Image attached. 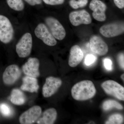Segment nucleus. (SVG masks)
<instances>
[{
  "instance_id": "nucleus-7",
  "label": "nucleus",
  "mask_w": 124,
  "mask_h": 124,
  "mask_svg": "<svg viewBox=\"0 0 124 124\" xmlns=\"http://www.w3.org/2000/svg\"><path fill=\"white\" fill-rule=\"evenodd\" d=\"M62 84L60 78L50 76L47 77L43 86L42 93L45 98L51 97L58 90Z\"/></svg>"
},
{
  "instance_id": "nucleus-24",
  "label": "nucleus",
  "mask_w": 124,
  "mask_h": 124,
  "mask_svg": "<svg viewBox=\"0 0 124 124\" xmlns=\"http://www.w3.org/2000/svg\"><path fill=\"white\" fill-rule=\"evenodd\" d=\"M97 60V58L92 54H88L85 58V65L89 66L95 62Z\"/></svg>"
},
{
  "instance_id": "nucleus-30",
  "label": "nucleus",
  "mask_w": 124,
  "mask_h": 124,
  "mask_svg": "<svg viewBox=\"0 0 124 124\" xmlns=\"http://www.w3.org/2000/svg\"><path fill=\"white\" fill-rule=\"evenodd\" d=\"M121 79L122 80L124 81V74H123L121 75Z\"/></svg>"
},
{
  "instance_id": "nucleus-1",
  "label": "nucleus",
  "mask_w": 124,
  "mask_h": 124,
  "mask_svg": "<svg viewBox=\"0 0 124 124\" xmlns=\"http://www.w3.org/2000/svg\"><path fill=\"white\" fill-rule=\"evenodd\" d=\"M96 92L93 83L88 80L77 83L73 85L71 90L72 97L78 101H85L90 99L95 95Z\"/></svg>"
},
{
  "instance_id": "nucleus-25",
  "label": "nucleus",
  "mask_w": 124,
  "mask_h": 124,
  "mask_svg": "<svg viewBox=\"0 0 124 124\" xmlns=\"http://www.w3.org/2000/svg\"><path fill=\"white\" fill-rule=\"evenodd\" d=\"M46 4L50 5H57L63 4L65 0H42Z\"/></svg>"
},
{
  "instance_id": "nucleus-21",
  "label": "nucleus",
  "mask_w": 124,
  "mask_h": 124,
  "mask_svg": "<svg viewBox=\"0 0 124 124\" xmlns=\"http://www.w3.org/2000/svg\"><path fill=\"white\" fill-rule=\"evenodd\" d=\"M124 121V118L119 114H115L111 116L105 124H120Z\"/></svg>"
},
{
  "instance_id": "nucleus-28",
  "label": "nucleus",
  "mask_w": 124,
  "mask_h": 124,
  "mask_svg": "<svg viewBox=\"0 0 124 124\" xmlns=\"http://www.w3.org/2000/svg\"><path fill=\"white\" fill-rule=\"evenodd\" d=\"M124 54L123 53L120 54L118 57V62L120 66L123 70H124Z\"/></svg>"
},
{
  "instance_id": "nucleus-6",
  "label": "nucleus",
  "mask_w": 124,
  "mask_h": 124,
  "mask_svg": "<svg viewBox=\"0 0 124 124\" xmlns=\"http://www.w3.org/2000/svg\"><path fill=\"white\" fill-rule=\"evenodd\" d=\"M46 23L50 32L55 39L62 40L66 36L65 29L60 22L54 17H48L45 19Z\"/></svg>"
},
{
  "instance_id": "nucleus-5",
  "label": "nucleus",
  "mask_w": 124,
  "mask_h": 124,
  "mask_svg": "<svg viewBox=\"0 0 124 124\" xmlns=\"http://www.w3.org/2000/svg\"><path fill=\"white\" fill-rule=\"evenodd\" d=\"M34 32L36 37L41 40L46 45L54 46L57 44V40L44 23H39L36 27Z\"/></svg>"
},
{
  "instance_id": "nucleus-23",
  "label": "nucleus",
  "mask_w": 124,
  "mask_h": 124,
  "mask_svg": "<svg viewBox=\"0 0 124 124\" xmlns=\"http://www.w3.org/2000/svg\"><path fill=\"white\" fill-rule=\"evenodd\" d=\"M0 111L4 116L9 117L12 114V110L8 105L5 103L0 104Z\"/></svg>"
},
{
  "instance_id": "nucleus-26",
  "label": "nucleus",
  "mask_w": 124,
  "mask_h": 124,
  "mask_svg": "<svg viewBox=\"0 0 124 124\" xmlns=\"http://www.w3.org/2000/svg\"><path fill=\"white\" fill-rule=\"evenodd\" d=\"M103 64L105 68L108 71H111L112 69V63L111 60L109 58L104 59L103 60Z\"/></svg>"
},
{
  "instance_id": "nucleus-29",
  "label": "nucleus",
  "mask_w": 124,
  "mask_h": 124,
  "mask_svg": "<svg viewBox=\"0 0 124 124\" xmlns=\"http://www.w3.org/2000/svg\"><path fill=\"white\" fill-rule=\"evenodd\" d=\"M113 0L116 7L120 9L124 8V0Z\"/></svg>"
},
{
  "instance_id": "nucleus-22",
  "label": "nucleus",
  "mask_w": 124,
  "mask_h": 124,
  "mask_svg": "<svg viewBox=\"0 0 124 124\" xmlns=\"http://www.w3.org/2000/svg\"><path fill=\"white\" fill-rule=\"evenodd\" d=\"M88 3V0H70L69 5L73 9L85 7Z\"/></svg>"
},
{
  "instance_id": "nucleus-9",
  "label": "nucleus",
  "mask_w": 124,
  "mask_h": 124,
  "mask_svg": "<svg viewBox=\"0 0 124 124\" xmlns=\"http://www.w3.org/2000/svg\"><path fill=\"white\" fill-rule=\"evenodd\" d=\"M102 35L107 38H111L120 35L124 31V23H114L102 26L100 29Z\"/></svg>"
},
{
  "instance_id": "nucleus-12",
  "label": "nucleus",
  "mask_w": 124,
  "mask_h": 124,
  "mask_svg": "<svg viewBox=\"0 0 124 124\" xmlns=\"http://www.w3.org/2000/svg\"><path fill=\"white\" fill-rule=\"evenodd\" d=\"M89 7L93 11V16L95 20L101 22L106 20L107 6L104 2L100 0H92Z\"/></svg>"
},
{
  "instance_id": "nucleus-18",
  "label": "nucleus",
  "mask_w": 124,
  "mask_h": 124,
  "mask_svg": "<svg viewBox=\"0 0 124 124\" xmlns=\"http://www.w3.org/2000/svg\"><path fill=\"white\" fill-rule=\"evenodd\" d=\"M26 100V96L22 91L19 89H14L11 91L10 101L16 105H23Z\"/></svg>"
},
{
  "instance_id": "nucleus-17",
  "label": "nucleus",
  "mask_w": 124,
  "mask_h": 124,
  "mask_svg": "<svg viewBox=\"0 0 124 124\" xmlns=\"http://www.w3.org/2000/svg\"><path fill=\"white\" fill-rule=\"evenodd\" d=\"M57 113L56 110L54 108H49L45 111L42 117L37 121L38 124H53L57 119Z\"/></svg>"
},
{
  "instance_id": "nucleus-16",
  "label": "nucleus",
  "mask_w": 124,
  "mask_h": 124,
  "mask_svg": "<svg viewBox=\"0 0 124 124\" xmlns=\"http://www.w3.org/2000/svg\"><path fill=\"white\" fill-rule=\"evenodd\" d=\"M20 88L23 91L37 93L39 88L37 79L36 78L26 76L23 79V84Z\"/></svg>"
},
{
  "instance_id": "nucleus-4",
  "label": "nucleus",
  "mask_w": 124,
  "mask_h": 124,
  "mask_svg": "<svg viewBox=\"0 0 124 124\" xmlns=\"http://www.w3.org/2000/svg\"><path fill=\"white\" fill-rule=\"evenodd\" d=\"M101 86L108 94L124 101V88L120 84L112 80H108L103 82Z\"/></svg>"
},
{
  "instance_id": "nucleus-10",
  "label": "nucleus",
  "mask_w": 124,
  "mask_h": 124,
  "mask_svg": "<svg viewBox=\"0 0 124 124\" xmlns=\"http://www.w3.org/2000/svg\"><path fill=\"white\" fill-rule=\"evenodd\" d=\"M22 74L19 67L16 64H11L7 67L3 73L2 80L5 84H13L20 77Z\"/></svg>"
},
{
  "instance_id": "nucleus-14",
  "label": "nucleus",
  "mask_w": 124,
  "mask_h": 124,
  "mask_svg": "<svg viewBox=\"0 0 124 124\" xmlns=\"http://www.w3.org/2000/svg\"><path fill=\"white\" fill-rule=\"evenodd\" d=\"M90 47L94 53L100 55H105L108 50V46L99 36H92L90 40Z\"/></svg>"
},
{
  "instance_id": "nucleus-19",
  "label": "nucleus",
  "mask_w": 124,
  "mask_h": 124,
  "mask_svg": "<svg viewBox=\"0 0 124 124\" xmlns=\"http://www.w3.org/2000/svg\"><path fill=\"white\" fill-rule=\"evenodd\" d=\"M9 7L16 11H22L24 9V5L22 0H6Z\"/></svg>"
},
{
  "instance_id": "nucleus-27",
  "label": "nucleus",
  "mask_w": 124,
  "mask_h": 124,
  "mask_svg": "<svg viewBox=\"0 0 124 124\" xmlns=\"http://www.w3.org/2000/svg\"><path fill=\"white\" fill-rule=\"evenodd\" d=\"M25 1L32 6L40 5L42 3V0H24Z\"/></svg>"
},
{
  "instance_id": "nucleus-2",
  "label": "nucleus",
  "mask_w": 124,
  "mask_h": 124,
  "mask_svg": "<svg viewBox=\"0 0 124 124\" xmlns=\"http://www.w3.org/2000/svg\"><path fill=\"white\" fill-rule=\"evenodd\" d=\"M14 31L11 22L5 16L0 15V41L8 44L13 40Z\"/></svg>"
},
{
  "instance_id": "nucleus-11",
  "label": "nucleus",
  "mask_w": 124,
  "mask_h": 124,
  "mask_svg": "<svg viewBox=\"0 0 124 124\" xmlns=\"http://www.w3.org/2000/svg\"><path fill=\"white\" fill-rule=\"evenodd\" d=\"M69 18L71 23L75 26L81 24H89L92 22L89 14L85 10L71 12L69 15Z\"/></svg>"
},
{
  "instance_id": "nucleus-8",
  "label": "nucleus",
  "mask_w": 124,
  "mask_h": 124,
  "mask_svg": "<svg viewBox=\"0 0 124 124\" xmlns=\"http://www.w3.org/2000/svg\"><path fill=\"white\" fill-rule=\"evenodd\" d=\"M42 112L41 108L35 106L29 108L23 113L19 118V121L22 124H34L38 119Z\"/></svg>"
},
{
  "instance_id": "nucleus-15",
  "label": "nucleus",
  "mask_w": 124,
  "mask_h": 124,
  "mask_svg": "<svg viewBox=\"0 0 124 124\" xmlns=\"http://www.w3.org/2000/svg\"><path fill=\"white\" fill-rule=\"evenodd\" d=\"M84 58V54L81 49L77 45L71 48L70 52L68 64L70 66L75 67L81 62Z\"/></svg>"
},
{
  "instance_id": "nucleus-20",
  "label": "nucleus",
  "mask_w": 124,
  "mask_h": 124,
  "mask_svg": "<svg viewBox=\"0 0 124 124\" xmlns=\"http://www.w3.org/2000/svg\"><path fill=\"white\" fill-rule=\"evenodd\" d=\"M102 107L103 109L106 111L110 110L113 108L119 110H122L123 108L122 105L119 103L112 100H108L105 101L103 104Z\"/></svg>"
},
{
  "instance_id": "nucleus-13",
  "label": "nucleus",
  "mask_w": 124,
  "mask_h": 124,
  "mask_svg": "<svg viewBox=\"0 0 124 124\" xmlns=\"http://www.w3.org/2000/svg\"><path fill=\"white\" fill-rule=\"evenodd\" d=\"M39 66V61L38 58H30L23 65V72L26 76L37 78L40 75Z\"/></svg>"
},
{
  "instance_id": "nucleus-3",
  "label": "nucleus",
  "mask_w": 124,
  "mask_h": 124,
  "mask_svg": "<svg viewBox=\"0 0 124 124\" xmlns=\"http://www.w3.org/2000/svg\"><path fill=\"white\" fill-rule=\"evenodd\" d=\"M33 44L32 36L27 32L21 37L16 46V53L20 58L27 57L31 52Z\"/></svg>"
}]
</instances>
